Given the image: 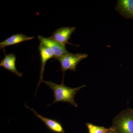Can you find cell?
I'll use <instances>...</instances> for the list:
<instances>
[{
  "label": "cell",
  "mask_w": 133,
  "mask_h": 133,
  "mask_svg": "<svg viewBox=\"0 0 133 133\" xmlns=\"http://www.w3.org/2000/svg\"><path fill=\"white\" fill-rule=\"evenodd\" d=\"M38 38L41 43L45 45L52 51L55 55V58L65 56L70 53L66 50L65 45L50 37L45 38L42 36H38Z\"/></svg>",
  "instance_id": "obj_4"
},
{
  "label": "cell",
  "mask_w": 133,
  "mask_h": 133,
  "mask_svg": "<svg viewBox=\"0 0 133 133\" xmlns=\"http://www.w3.org/2000/svg\"><path fill=\"white\" fill-rule=\"evenodd\" d=\"M88 55L83 53L73 54L70 53L69 55L55 58V59L59 61L61 65L60 70L63 71V77L62 83H64V78L65 71L68 70L76 71V67L78 64L83 59L88 57Z\"/></svg>",
  "instance_id": "obj_3"
},
{
  "label": "cell",
  "mask_w": 133,
  "mask_h": 133,
  "mask_svg": "<svg viewBox=\"0 0 133 133\" xmlns=\"http://www.w3.org/2000/svg\"><path fill=\"white\" fill-rule=\"evenodd\" d=\"M16 57L14 53H11L8 55L5 54V57L0 63V66L21 77L23 74L21 72H19L16 69Z\"/></svg>",
  "instance_id": "obj_9"
},
{
  "label": "cell",
  "mask_w": 133,
  "mask_h": 133,
  "mask_svg": "<svg viewBox=\"0 0 133 133\" xmlns=\"http://www.w3.org/2000/svg\"><path fill=\"white\" fill-rule=\"evenodd\" d=\"M43 83H46L51 89L53 91L55 101L52 104L55 102H66L70 103L75 107L78 105L75 102L74 98L76 93L83 88L85 87L86 85H83L79 87L72 88L65 85L64 83L57 84L51 81H43Z\"/></svg>",
  "instance_id": "obj_1"
},
{
  "label": "cell",
  "mask_w": 133,
  "mask_h": 133,
  "mask_svg": "<svg viewBox=\"0 0 133 133\" xmlns=\"http://www.w3.org/2000/svg\"><path fill=\"white\" fill-rule=\"evenodd\" d=\"M89 133H107L109 128H106L104 127L95 125L91 123H87Z\"/></svg>",
  "instance_id": "obj_11"
},
{
  "label": "cell",
  "mask_w": 133,
  "mask_h": 133,
  "mask_svg": "<svg viewBox=\"0 0 133 133\" xmlns=\"http://www.w3.org/2000/svg\"><path fill=\"white\" fill-rule=\"evenodd\" d=\"M35 37L27 36L24 34H18L10 37L7 39L0 43V49H3L5 47L9 45H14L25 42L30 41Z\"/></svg>",
  "instance_id": "obj_10"
},
{
  "label": "cell",
  "mask_w": 133,
  "mask_h": 133,
  "mask_svg": "<svg viewBox=\"0 0 133 133\" xmlns=\"http://www.w3.org/2000/svg\"><path fill=\"white\" fill-rule=\"evenodd\" d=\"M25 107L31 110L35 115V117H37L43 121L49 130L55 133H64L65 131L62 124L59 122L55 119L45 118L44 116L38 114L34 109H31L25 105Z\"/></svg>",
  "instance_id": "obj_7"
},
{
  "label": "cell",
  "mask_w": 133,
  "mask_h": 133,
  "mask_svg": "<svg viewBox=\"0 0 133 133\" xmlns=\"http://www.w3.org/2000/svg\"><path fill=\"white\" fill-rule=\"evenodd\" d=\"M112 127L117 133H133V109L122 111L114 119Z\"/></svg>",
  "instance_id": "obj_2"
},
{
  "label": "cell",
  "mask_w": 133,
  "mask_h": 133,
  "mask_svg": "<svg viewBox=\"0 0 133 133\" xmlns=\"http://www.w3.org/2000/svg\"><path fill=\"white\" fill-rule=\"evenodd\" d=\"M38 50L40 51L41 59V72H40V79L38 84L37 90L38 89V87L42 82H43V77L45 64L48 60L51 58H54L55 55L49 48L45 45L42 43H40L38 47Z\"/></svg>",
  "instance_id": "obj_6"
},
{
  "label": "cell",
  "mask_w": 133,
  "mask_h": 133,
  "mask_svg": "<svg viewBox=\"0 0 133 133\" xmlns=\"http://www.w3.org/2000/svg\"><path fill=\"white\" fill-rule=\"evenodd\" d=\"M115 10L127 19H133V0H118Z\"/></svg>",
  "instance_id": "obj_8"
},
{
  "label": "cell",
  "mask_w": 133,
  "mask_h": 133,
  "mask_svg": "<svg viewBox=\"0 0 133 133\" xmlns=\"http://www.w3.org/2000/svg\"><path fill=\"white\" fill-rule=\"evenodd\" d=\"M76 29L75 27H62L55 30L52 36L50 37L65 46L66 44L76 46V45L69 42L72 34L74 33Z\"/></svg>",
  "instance_id": "obj_5"
},
{
  "label": "cell",
  "mask_w": 133,
  "mask_h": 133,
  "mask_svg": "<svg viewBox=\"0 0 133 133\" xmlns=\"http://www.w3.org/2000/svg\"><path fill=\"white\" fill-rule=\"evenodd\" d=\"M107 133H117L116 132V131L114 130V129L112 127L109 128V130Z\"/></svg>",
  "instance_id": "obj_12"
}]
</instances>
